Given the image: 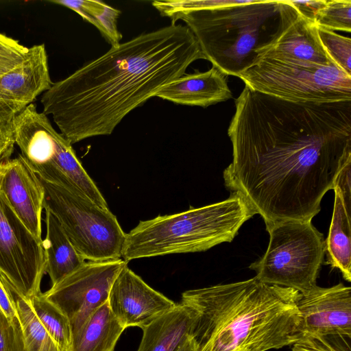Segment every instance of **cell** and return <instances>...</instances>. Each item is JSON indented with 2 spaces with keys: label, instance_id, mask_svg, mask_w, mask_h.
Masks as SVG:
<instances>
[{
  "label": "cell",
  "instance_id": "6da1fadb",
  "mask_svg": "<svg viewBox=\"0 0 351 351\" xmlns=\"http://www.w3.org/2000/svg\"><path fill=\"white\" fill-rule=\"evenodd\" d=\"M235 106L226 187L266 226L312 220L351 162V100L293 102L245 86Z\"/></svg>",
  "mask_w": 351,
  "mask_h": 351
},
{
  "label": "cell",
  "instance_id": "7a4b0ae2",
  "mask_svg": "<svg viewBox=\"0 0 351 351\" xmlns=\"http://www.w3.org/2000/svg\"><path fill=\"white\" fill-rule=\"evenodd\" d=\"M204 59L189 28L172 24L119 43L42 94L43 112L74 144L111 134L133 110Z\"/></svg>",
  "mask_w": 351,
  "mask_h": 351
},
{
  "label": "cell",
  "instance_id": "3957f363",
  "mask_svg": "<svg viewBox=\"0 0 351 351\" xmlns=\"http://www.w3.org/2000/svg\"><path fill=\"white\" fill-rule=\"evenodd\" d=\"M300 295L254 277L187 290L181 302L197 314L198 351H267L301 339Z\"/></svg>",
  "mask_w": 351,
  "mask_h": 351
},
{
  "label": "cell",
  "instance_id": "277c9868",
  "mask_svg": "<svg viewBox=\"0 0 351 351\" xmlns=\"http://www.w3.org/2000/svg\"><path fill=\"white\" fill-rule=\"evenodd\" d=\"M300 15L287 0L194 10L179 15L196 38L206 60L238 77L256 64Z\"/></svg>",
  "mask_w": 351,
  "mask_h": 351
},
{
  "label": "cell",
  "instance_id": "5b68a950",
  "mask_svg": "<svg viewBox=\"0 0 351 351\" xmlns=\"http://www.w3.org/2000/svg\"><path fill=\"white\" fill-rule=\"evenodd\" d=\"M237 193L226 199L172 215L140 221L125 234L121 258L128 261L171 254L203 252L231 242L255 215Z\"/></svg>",
  "mask_w": 351,
  "mask_h": 351
},
{
  "label": "cell",
  "instance_id": "8992f818",
  "mask_svg": "<svg viewBox=\"0 0 351 351\" xmlns=\"http://www.w3.org/2000/svg\"><path fill=\"white\" fill-rule=\"evenodd\" d=\"M15 144L29 168L40 179L67 188L76 186L104 208L107 202L77 158L72 144L52 126L33 103L13 119Z\"/></svg>",
  "mask_w": 351,
  "mask_h": 351
},
{
  "label": "cell",
  "instance_id": "52a82bcc",
  "mask_svg": "<svg viewBox=\"0 0 351 351\" xmlns=\"http://www.w3.org/2000/svg\"><path fill=\"white\" fill-rule=\"evenodd\" d=\"M311 221H286L266 226L269 234L267 249L249 266L257 280L301 293L317 285L325 240Z\"/></svg>",
  "mask_w": 351,
  "mask_h": 351
},
{
  "label": "cell",
  "instance_id": "ba28073f",
  "mask_svg": "<svg viewBox=\"0 0 351 351\" xmlns=\"http://www.w3.org/2000/svg\"><path fill=\"white\" fill-rule=\"evenodd\" d=\"M39 180L45 193V210L57 218L86 261L121 258L126 233L109 208L100 207L80 191Z\"/></svg>",
  "mask_w": 351,
  "mask_h": 351
},
{
  "label": "cell",
  "instance_id": "9c48e42d",
  "mask_svg": "<svg viewBox=\"0 0 351 351\" xmlns=\"http://www.w3.org/2000/svg\"><path fill=\"white\" fill-rule=\"evenodd\" d=\"M238 77L253 90L289 101L351 100V76L334 63L304 65L265 58Z\"/></svg>",
  "mask_w": 351,
  "mask_h": 351
},
{
  "label": "cell",
  "instance_id": "30bf717a",
  "mask_svg": "<svg viewBox=\"0 0 351 351\" xmlns=\"http://www.w3.org/2000/svg\"><path fill=\"white\" fill-rule=\"evenodd\" d=\"M45 273L43 241L31 233L0 191V275L30 299L41 293Z\"/></svg>",
  "mask_w": 351,
  "mask_h": 351
},
{
  "label": "cell",
  "instance_id": "8fae6325",
  "mask_svg": "<svg viewBox=\"0 0 351 351\" xmlns=\"http://www.w3.org/2000/svg\"><path fill=\"white\" fill-rule=\"evenodd\" d=\"M128 264L122 258L86 261L43 295L68 317L73 335L108 299L118 274Z\"/></svg>",
  "mask_w": 351,
  "mask_h": 351
},
{
  "label": "cell",
  "instance_id": "7c38bea8",
  "mask_svg": "<svg viewBox=\"0 0 351 351\" xmlns=\"http://www.w3.org/2000/svg\"><path fill=\"white\" fill-rule=\"evenodd\" d=\"M301 339L332 336L351 339V289L343 283L316 285L298 301Z\"/></svg>",
  "mask_w": 351,
  "mask_h": 351
},
{
  "label": "cell",
  "instance_id": "4fadbf2b",
  "mask_svg": "<svg viewBox=\"0 0 351 351\" xmlns=\"http://www.w3.org/2000/svg\"><path fill=\"white\" fill-rule=\"evenodd\" d=\"M108 303L112 314L125 329L131 326L142 328L176 304L148 285L128 264L116 277Z\"/></svg>",
  "mask_w": 351,
  "mask_h": 351
},
{
  "label": "cell",
  "instance_id": "5bb4252c",
  "mask_svg": "<svg viewBox=\"0 0 351 351\" xmlns=\"http://www.w3.org/2000/svg\"><path fill=\"white\" fill-rule=\"evenodd\" d=\"M0 191L14 213L31 233L41 239L45 193L40 181L23 157L0 165Z\"/></svg>",
  "mask_w": 351,
  "mask_h": 351
},
{
  "label": "cell",
  "instance_id": "9a60e30c",
  "mask_svg": "<svg viewBox=\"0 0 351 351\" xmlns=\"http://www.w3.org/2000/svg\"><path fill=\"white\" fill-rule=\"evenodd\" d=\"M52 84L45 45H35L19 65L0 77V104L16 114Z\"/></svg>",
  "mask_w": 351,
  "mask_h": 351
},
{
  "label": "cell",
  "instance_id": "2e32d148",
  "mask_svg": "<svg viewBox=\"0 0 351 351\" xmlns=\"http://www.w3.org/2000/svg\"><path fill=\"white\" fill-rule=\"evenodd\" d=\"M155 97L179 105L206 108L232 95L226 75L213 66L205 72L185 73L161 88Z\"/></svg>",
  "mask_w": 351,
  "mask_h": 351
},
{
  "label": "cell",
  "instance_id": "e0dca14e",
  "mask_svg": "<svg viewBox=\"0 0 351 351\" xmlns=\"http://www.w3.org/2000/svg\"><path fill=\"white\" fill-rule=\"evenodd\" d=\"M265 58L304 65L327 66L334 63L319 41L315 25L301 16L265 53L263 58Z\"/></svg>",
  "mask_w": 351,
  "mask_h": 351
},
{
  "label": "cell",
  "instance_id": "ac0fdd59",
  "mask_svg": "<svg viewBox=\"0 0 351 351\" xmlns=\"http://www.w3.org/2000/svg\"><path fill=\"white\" fill-rule=\"evenodd\" d=\"M197 314L182 302L142 328L137 351H176L186 337L193 334Z\"/></svg>",
  "mask_w": 351,
  "mask_h": 351
},
{
  "label": "cell",
  "instance_id": "d6986e66",
  "mask_svg": "<svg viewBox=\"0 0 351 351\" xmlns=\"http://www.w3.org/2000/svg\"><path fill=\"white\" fill-rule=\"evenodd\" d=\"M332 220L324 241L325 264L338 269L343 278L351 281V203L346 202L339 187L335 186Z\"/></svg>",
  "mask_w": 351,
  "mask_h": 351
},
{
  "label": "cell",
  "instance_id": "ffe728a7",
  "mask_svg": "<svg viewBox=\"0 0 351 351\" xmlns=\"http://www.w3.org/2000/svg\"><path fill=\"white\" fill-rule=\"evenodd\" d=\"M47 232L43 241L46 259V273L53 286L73 273L86 260L76 250L57 218L45 210Z\"/></svg>",
  "mask_w": 351,
  "mask_h": 351
},
{
  "label": "cell",
  "instance_id": "44dd1931",
  "mask_svg": "<svg viewBox=\"0 0 351 351\" xmlns=\"http://www.w3.org/2000/svg\"><path fill=\"white\" fill-rule=\"evenodd\" d=\"M125 329L112 314L107 301L73 335L69 351H114Z\"/></svg>",
  "mask_w": 351,
  "mask_h": 351
},
{
  "label": "cell",
  "instance_id": "7402d4cb",
  "mask_svg": "<svg viewBox=\"0 0 351 351\" xmlns=\"http://www.w3.org/2000/svg\"><path fill=\"white\" fill-rule=\"evenodd\" d=\"M1 280L14 306L27 351H61L38 319L29 300L2 275Z\"/></svg>",
  "mask_w": 351,
  "mask_h": 351
},
{
  "label": "cell",
  "instance_id": "603a6c76",
  "mask_svg": "<svg viewBox=\"0 0 351 351\" xmlns=\"http://www.w3.org/2000/svg\"><path fill=\"white\" fill-rule=\"evenodd\" d=\"M51 3L66 7L83 19L95 25L111 47L117 46L122 38L117 28L121 11L101 1L55 0Z\"/></svg>",
  "mask_w": 351,
  "mask_h": 351
},
{
  "label": "cell",
  "instance_id": "cb8c5ba5",
  "mask_svg": "<svg viewBox=\"0 0 351 351\" xmlns=\"http://www.w3.org/2000/svg\"><path fill=\"white\" fill-rule=\"evenodd\" d=\"M40 323L57 343L61 351H69L73 338L68 317L42 294L28 299Z\"/></svg>",
  "mask_w": 351,
  "mask_h": 351
},
{
  "label": "cell",
  "instance_id": "d4e9b609",
  "mask_svg": "<svg viewBox=\"0 0 351 351\" xmlns=\"http://www.w3.org/2000/svg\"><path fill=\"white\" fill-rule=\"evenodd\" d=\"M317 31L319 41L331 61L351 76V39L318 27Z\"/></svg>",
  "mask_w": 351,
  "mask_h": 351
},
{
  "label": "cell",
  "instance_id": "484cf974",
  "mask_svg": "<svg viewBox=\"0 0 351 351\" xmlns=\"http://www.w3.org/2000/svg\"><path fill=\"white\" fill-rule=\"evenodd\" d=\"M316 27L327 30L351 31V1L329 0L319 11L315 20Z\"/></svg>",
  "mask_w": 351,
  "mask_h": 351
},
{
  "label": "cell",
  "instance_id": "4316f807",
  "mask_svg": "<svg viewBox=\"0 0 351 351\" xmlns=\"http://www.w3.org/2000/svg\"><path fill=\"white\" fill-rule=\"evenodd\" d=\"M0 351H27L17 316L9 319L1 309Z\"/></svg>",
  "mask_w": 351,
  "mask_h": 351
},
{
  "label": "cell",
  "instance_id": "83f0119b",
  "mask_svg": "<svg viewBox=\"0 0 351 351\" xmlns=\"http://www.w3.org/2000/svg\"><path fill=\"white\" fill-rule=\"evenodd\" d=\"M28 51L29 47L0 32V77L19 65Z\"/></svg>",
  "mask_w": 351,
  "mask_h": 351
},
{
  "label": "cell",
  "instance_id": "f1b7e54d",
  "mask_svg": "<svg viewBox=\"0 0 351 351\" xmlns=\"http://www.w3.org/2000/svg\"><path fill=\"white\" fill-rule=\"evenodd\" d=\"M350 341L341 337H309L291 345V351H351Z\"/></svg>",
  "mask_w": 351,
  "mask_h": 351
},
{
  "label": "cell",
  "instance_id": "f546056e",
  "mask_svg": "<svg viewBox=\"0 0 351 351\" xmlns=\"http://www.w3.org/2000/svg\"><path fill=\"white\" fill-rule=\"evenodd\" d=\"M8 108H0V165L10 159L15 145L13 119L15 117Z\"/></svg>",
  "mask_w": 351,
  "mask_h": 351
},
{
  "label": "cell",
  "instance_id": "4dcf8cb0",
  "mask_svg": "<svg viewBox=\"0 0 351 351\" xmlns=\"http://www.w3.org/2000/svg\"><path fill=\"white\" fill-rule=\"evenodd\" d=\"M287 1L301 16L314 24L317 14L326 2V0Z\"/></svg>",
  "mask_w": 351,
  "mask_h": 351
},
{
  "label": "cell",
  "instance_id": "1f68e13d",
  "mask_svg": "<svg viewBox=\"0 0 351 351\" xmlns=\"http://www.w3.org/2000/svg\"><path fill=\"white\" fill-rule=\"evenodd\" d=\"M0 309L9 318L16 317V312L10 298L0 279Z\"/></svg>",
  "mask_w": 351,
  "mask_h": 351
},
{
  "label": "cell",
  "instance_id": "d6a6232c",
  "mask_svg": "<svg viewBox=\"0 0 351 351\" xmlns=\"http://www.w3.org/2000/svg\"><path fill=\"white\" fill-rule=\"evenodd\" d=\"M198 345L192 335H188L176 351H198Z\"/></svg>",
  "mask_w": 351,
  "mask_h": 351
},
{
  "label": "cell",
  "instance_id": "836d02e7",
  "mask_svg": "<svg viewBox=\"0 0 351 351\" xmlns=\"http://www.w3.org/2000/svg\"><path fill=\"white\" fill-rule=\"evenodd\" d=\"M6 108V107L3 106L0 104V108Z\"/></svg>",
  "mask_w": 351,
  "mask_h": 351
}]
</instances>
